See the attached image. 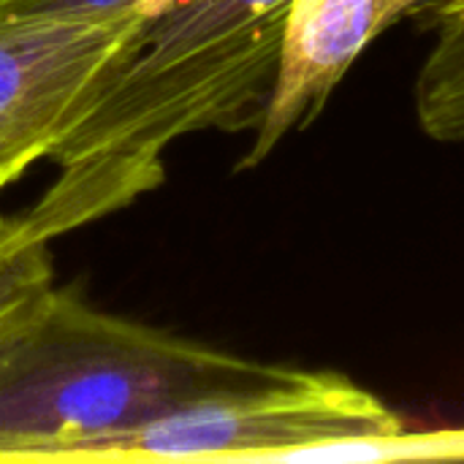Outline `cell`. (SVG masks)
<instances>
[{
  "label": "cell",
  "instance_id": "6da1fadb",
  "mask_svg": "<svg viewBox=\"0 0 464 464\" xmlns=\"http://www.w3.org/2000/svg\"><path fill=\"white\" fill-rule=\"evenodd\" d=\"M294 0H177L136 27L54 141L44 193L73 228L163 182V152L201 130L258 128L283 63Z\"/></svg>",
  "mask_w": 464,
  "mask_h": 464
},
{
  "label": "cell",
  "instance_id": "7a4b0ae2",
  "mask_svg": "<svg viewBox=\"0 0 464 464\" xmlns=\"http://www.w3.org/2000/svg\"><path fill=\"white\" fill-rule=\"evenodd\" d=\"M264 364L52 288L0 343V462L44 464L258 375Z\"/></svg>",
  "mask_w": 464,
  "mask_h": 464
},
{
  "label": "cell",
  "instance_id": "3957f363",
  "mask_svg": "<svg viewBox=\"0 0 464 464\" xmlns=\"http://www.w3.org/2000/svg\"><path fill=\"white\" fill-rule=\"evenodd\" d=\"M402 430L383 400L345 375L264 364L258 375L198 402L79 440L52 464L285 462L313 446Z\"/></svg>",
  "mask_w": 464,
  "mask_h": 464
},
{
  "label": "cell",
  "instance_id": "277c9868",
  "mask_svg": "<svg viewBox=\"0 0 464 464\" xmlns=\"http://www.w3.org/2000/svg\"><path fill=\"white\" fill-rule=\"evenodd\" d=\"M150 16H0V166L35 163L82 114L87 90Z\"/></svg>",
  "mask_w": 464,
  "mask_h": 464
},
{
  "label": "cell",
  "instance_id": "5b68a950",
  "mask_svg": "<svg viewBox=\"0 0 464 464\" xmlns=\"http://www.w3.org/2000/svg\"><path fill=\"white\" fill-rule=\"evenodd\" d=\"M421 3L427 0H294L277 84L239 169L264 163L291 130L310 125L359 54Z\"/></svg>",
  "mask_w": 464,
  "mask_h": 464
},
{
  "label": "cell",
  "instance_id": "8992f818",
  "mask_svg": "<svg viewBox=\"0 0 464 464\" xmlns=\"http://www.w3.org/2000/svg\"><path fill=\"white\" fill-rule=\"evenodd\" d=\"M421 128L446 144H464V0H446L438 35L416 79Z\"/></svg>",
  "mask_w": 464,
  "mask_h": 464
},
{
  "label": "cell",
  "instance_id": "52a82bcc",
  "mask_svg": "<svg viewBox=\"0 0 464 464\" xmlns=\"http://www.w3.org/2000/svg\"><path fill=\"white\" fill-rule=\"evenodd\" d=\"M49 242L33 209L0 215V343L54 288Z\"/></svg>",
  "mask_w": 464,
  "mask_h": 464
},
{
  "label": "cell",
  "instance_id": "ba28073f",
  "mask_svg": "<svg viewBox=\"0 0 464 464\" xmlns=\"http://www.w3.org/2000/svg\"><path fill=\"white\" fill-rule=\"evenodd\" d=\"M464 427L430 432H394L383 438H353L324 443L291 454L285 462L307 464H392V462H462Z\"/></svg>",
  "mask_w": 464,
  "mask_h": 464
},
{
  "label": "cell",
  "instance_id": "9c48e42d",
  "mask_svg": "<svg viewBox=\"0 0 464 464\" xmlns=\"http://www.w3.org/2000/svg\"><path fill=\"white\" fill-rule=\"evenodd\" d=\"M177 0H0V16L16 19H103L117 14L155 16Z\"/></svg>",
  "mask_w": 464,
  "mask_h": 464
},
{
  "label": "cell",
  "instance_id": "30bf717a",
  "mask_svg": "<svg viewBox=\"0 0 464 464\" xmlns=\"http://www.w3.org/2000/svg\"><path fill=\"white\" fill-rule=\"evenodd\" d=\"M27 169H30V163H22V160H16V163H3V166H0V190L8 188L11 182H16Z\"/></svg>",
  "mask_w": 464,
  "mask_h": 464
}]
</instances>
